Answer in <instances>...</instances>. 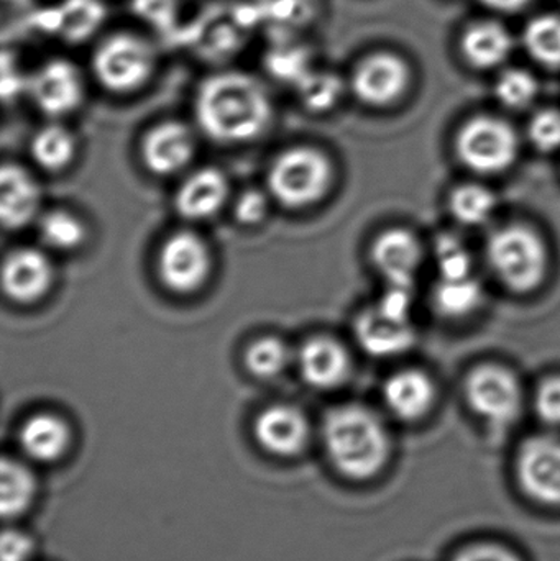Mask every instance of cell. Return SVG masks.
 <instances>
[{
	"instance_id": "obj_40",
	"label": "cell",
	"mask_w": 560,
	"mask_h": 561,
	"mask_svg": "<svg viewBox=\"0 0 560 561\" xmlns=\"http://www.w3.org/2000/svg\"><path fill=\"white\" fill-rule=\"evenodd\" d=\"M535 0H480L483 7L496 13H518L528 9Z\"/></svg>"
},
{
	"instance_id": "obj_24",
	"label": "cell",
	"mask_w": 560,
	"mask_h": 561,
	"mask_svg": "<svg viewBox=\"0 0 560 561\" xmlns=\"http://www.w3.org/2000/svg\"><path fill=\"white\" fill-rule=\"evenodd\" d=\"M433 304L447 319H464L476 313L483 304V287L476 276L437 280Z\"/></svg>"
},
{
	"instance_id": "obj_37",
	"label": "cell",
	"mask_w": 560,
	"mask_h": 561,
	"mask_svg": "<svg viewBox=\"0 0 560 561\" xmlns=\"http://www.w3.org/2000/svg\"><path fill=\"white\" fill-rule=\"evenodd\" d=\"M268 213V199L260 191H245L236 204V219L245 226L262 222Z\"/></svg>"
},
{
	"instance_id": "obj_32",
	"label": "cell",
	"mask_w": 560,
	"mask_h": 561,
	"mask_svg": "<svg viewBox=\"0 0 560 561\" xmlns=\"http://www.w3.org/2000/svg\"><path fill=\"white\" fill-rule=\"evenodd\" d=\"M245 366L253 376L262 379L275 378L289 362V350L276 336L255 340L245 352Z\"/></svg>"
},
{
	"instance_id": "obj_39",
	"label": "cell",
	"mask_w": 560,
	"mask_h": 561,
	"mask_svg": "<svg viewBox=\"0 0 560 561\" xmlns=\"http://www.w3.org/2000/svg\"><path fill=\"white\" fill-rule=\"evenodd\" d=\"M2 561H26L32 553V542L19 530H5L0 542Z\"/></svg>"
},
{
	"instance_id": "obj_1",
	"label": "cell",
	"mask_w": 560,
	"mask_h": 561,
	"mask_svg": "<svg viewBox=\"0 0 560 561\" xmlns=\"http://www.w3.org/2000/svg\"><path fill=\"white\" fill-rule=\"evenodd\" d=\"M194 114L201 130L219 144H245L259 137L273 117V104L265 85L243 71H220L207 76L194 99Z\"/></svg>"
},
{
	"instance_id": "obj_13",
	"label": "cell",
	"mask_w": 560,
	"mask_h": 561,
	"mask_svg": "<svg viewBox=\"0 0 560 561\" xmlns=\"http://www.w3.org/2000/svg\"><path fill=\"white\" fill-rule=\"evenodd\" d=\"M372 262L388 286L411 287L423 266V245L404 229L385 230L372 243Z\"/></svg>"
},
{
	"instance_id": "obj_10",
	"label": "cell",
	"mask_w": 560,
	"mask_h": 561,
	"mask_svg": "<svg viewBox=\"0 0 560 561\" xmlns=\"http://www.w3.org/2000/svg\"><path fill=\"white\" fill-rule=\"evenodd\" d=\"M516 477L532 500L560 506V437L533 435L516 455Z\"/></svg>"
},
{
	"instance_id": "obj_11",
	"label": "cell",
	"mask_w": 560,
	"mask_h": 561,
	"mask_svg": "<svg viewBox=\"0 0 560 561\" xmlns=\"http://www.w3.org/2000/svg\"><path fill=\"white\" fill-rule=\"evenodd\" d=\"M26 92L39 112L48 117H62L84 101V78L71 59L52 58L30 76Z\"/></svg>"
},
{
	"instance_id": "obj_34",
	"label": "cell",
	"mask_w": 560,
	"mask_h": 561,
	"mask_svg": "<svg viewBox=\"0 0 560 561\" xmlns=\"http://www.w3.org/2000/svg\"><path fill=\"white\" fill-rule=\"evenodd\" d=\"M528 138L536 150L552 153L560 148V111L542 108L533 115L528 125Z\"/></svg>"
},
{
	"instance_id": "obj_15",
	"label": "cell",
	"mask_w": 560,
	"mask_h": 561,
	"mask_svg": "<svg viewBox=\"0 0 560 561\" xmlns=\"http://www.w3.org/2000/svg\"><path fill=\"white\" fill-rule=\"evenodd\" d=\"M256 440L270 454L293 457L305 448L309 438L308 419L293 405H272L260 412L255 425Z\"/></svg>"
},
{
	"instance_id": "obj_5",
	"label": "cell",
	"mask_w": 560,
	"mask_h": 561,
	"mask_svg": "<svg viewBox=\"0 0 560 561\" xmlns=\"http://www.w3.org/2000/svg\"><path fill=\"white\" fill-rule=\"evenodd\" d=\"M411 306V289L388 286L380 302L365 309L355 320L358 345L375 358H391L408 352L416 342Z\"/></svg>"
},
{
	"instance_id": "obj_12",
	"label": "cell",
	"mask_w": 560,
	"mask_h": 561,
	"mask_svg": "<svg viewBox=\"0 0 560 561\" xmlns=\"http://www.w3.org/2000/svg\"><path fill=\"white\" fill-rule=\"evenodd\" d=\"M210 253L206 242L193 232L173 233L161 245L158 273L168 289L194 293L206 283L210 273Z\"/></svg>"
},
{
	"instance_id": "obj_29",
	"label": "cell",
	"mask_w": 560,
	"mask_h": 561,
	"mask_svg": "<svg viewBox=\"0 0 560 561\" xmlns=\"http://www.w3.org/2000/svg\"><path fill=\"white\" fill-rule=\"evenodd\" d=\"M42 242L53 250L69 252L78 249L85 239L84 224L68 210H49L38 220Z\"/></svg>"
},
{
	"instance_id": "obj_21",
	"label": "cell",
	"mask_w": 560,
	"mask_h": 561,
	"mask_svg": "<svg viewBox=\"0 0 560 561\" xmlns=\"http://www.w3.org/2000/svg\"><path fill=\"white\" fill-rule=\"evenodd\" d=\"M229 196L227 178L214 168L191 174L174 197L178 214L184 219L204 220L216 216Z\"/></svg>"
},
{
	"instance_id": "obj_22",
	"label": "cell",
	"mask_w": 560,
	"mask_h": 561,
	"mask_svg": "<svg viewBox=\"0 0 560 561\" xmlns=\"http://www.w3.org/2000/svg\"><path fill=\"white\" fill-rule=\"evenodd\" d=\"M105 15L101 0H65L58 9L46 12L39 25L61 36L62 42L78 45L98 32Z\"/></svg>"
},
{
	"instance_id": "obj_17",
	"label": "cell",
	"mask_w": 560,
	"mask_h": 561,
	"mask_svg": "<svg viewBox=\"0 0 560 561\" xmlns=\"http://www.w3.org/2000/svg\"><path fill=\"white\" fill-rule=\"evenodd\" d=\"M299 373L312 388L332 389L344 385L351 375L352 363L347 350L338 340L315 336L298 353Z\"/></svg>"
},
{
	"instance_id": "obj_16",
	"label": "cell",
	"mask_w": 560,
	"mask_h": 561,
	"mask_svg": "<svg viewBox=\"0 0 560 561\" xmlns=\"http://www.w3.org/2000/svg\"><path fill=\"white\" fill-rule=\"evenodd\" d=\"M53 268L45 253L35 249H16L7 255L2 284L7 296L16 302H35L48 293Z\"/></svg>"
},
{
	"instance_id": "obj_8",
	"label": "cell",
	"mask_w": 560,
	"mask_h": 561,
	"mask_svg": "<svg viewBox=\"0 0 560 561\" xmlns=\"http://www.w3.org/2000/svg\"><path fill=\"white\" fill-rule=\"evenodd\" d=\"M466 398L483 422L500 431L516 424L525 402L515 373L500 365L473 368L466 379Z\"/></svg>"
},
{
	"instance_id": "obj_2",
	"label": "cell",
	"mask_w": 560,
	"mask_h": 561,
	"mask_svg": "<svg viewBox=\"0 0 560 561\" xmlns=\"http://www.w3.org/2000/svg\"><path fill=\"white\" fill-rule=\"evenodd\" d=\"M322 440L335 470L351 480H370L390 457L387 427L364 405H339L328 412Z\"/></svg>"
},
{
	"instance_id": "obj_14",
	"label": "cell",
	"mask_w": 560,
	"mask_h": 561,
	"mask_svg": "<svg viewBox=\"0 0 560 561\" xmlns=\"http://www.w3.org/2000/svg\"><path fill=\"white\" fill-rule=\"evenodd\" d=\"M194 137L186 125L168 121L155 125L145 135L141 158L155 174H174L183 170L194 154Z\"/></svg>"
},
{
	"instance_id": "obj_27",
	"label": "cell",
	"mask_w": 560,
	"mask_h": 561,
	"mask_svg": "<svg viewBox=\"0 0 560 561\" xmlns=\"http://www.w3.org/2000/svg\"><path fill=\"white\" fill-rule=\"evenodd\" d=\"M35 496V480L28 468L15 460H3L0 471V511L5 519L28 510Z\"/></svg>"
},
{
	"instance_id": "obj_19",
	"label": "cell",
	"mask_w": 560,
	"mask_h": 561,
	"mask_svg": "<svg viewBox=\"0 0 560 561\" xmlns=\"http://www.w3.org/2000/svg\"><path fill=\"white\" fill-rule=\"evenodd\" d=\"M459 48L470 68L489 71L508 61L515 48V38L503 23L479 20L464 28Z\"/></svg>"
},
{
	"instance_id": "obj_28",
	"label": "cell",
	"mask_w": 560,
	"mask_h": 561,
	"mask_svg": "<svg viewBox=\"0 0 560 561\" xmlns=\"http://www.w3.org/2000/svg\"><path fill=\"white\" fill-rule=\"evenodd\" d=\"M30 150H32L33 160L43 170L59 171L71 163L76 141L71 131L66 130L61 125L52 124L36 131Z\"/></svg>"
},
{
	"instance_id": "obj_18",
	"label": "cell",
	"mask_w": 560,
	"mask_h": 561,
	"mask_svg": "<svg viewBox=\"0 0 560 561\" xmlns=\"http://www.w3.org/2000/svg\"><path fill=\"white\" fill-rule=\"evenodd\" d=\"M384 401L395 417L416 422L426 417L436 402V386L416 368L401 369L385 381Z\"/></svg>"
},
{
	"instance_id": "obj_9",
	"label": "cell",
	"mask_w": 560,
	"mask_h": 561,
	"mask_svg": "<svg viewBox=\"0 0 560 561\" xmlns=\"http://www.w3.org/2000/svg\"><path fill=\"white\" fill-rule=\"evenodd\" d=\"M411 66L403 56L388 49L368 53L352 71V92L362 104L384 108L397 104L411 85Z\"/></svg>"
},
{
	"instance_id": "obj_7",
	"label": "cell",
	"mask_w": 560,
	"mask_h": 561,
	"mask_svg": "<svg viewBox=\"0 0 560 561\" xmlns=\"http://www.w3.org/2000/svg\"><path fill=\"white\" fill-rule=\"evenodd\" d=\"M456 151L464 167L473 173L500 174L515 164L519 138L515 128L503 118L479 115L460 128Z\"/></svg>"
},
{
	"instance_id": "obj_38",
	"label": "cell",
	"mask_w": 560,
	"mask_h": 561,
	"mask_svg": "<svg viewBox=\"0 0 560 561\" xmlns=\"http://www.w3.org/2000/svg\"><path fill=\"white\" fill-rule=\"evenodd\" d=\"M453 561H522L516 553L496 543H477L457 553Z\"/></svg>"
},
{
	"instance_id": "obj_26",
	"label": "cell",
	"mask_w": 560,
	"mask_h": 561,
	"mask_svg": "<svg viewBox=\"0 0 560 561\" xmlns=\"http://www.w3.org/2000/svg\"><path fill=\"white\" fill-rule=\"evenodd\" d=\"M496 210V196L480 184H462L449 196V213L460 226L480 227L492 219Z\"/></svg>"
},
{
	"instance_id": "obj_36",
	"label": "cell",
	"mask_w": 560,
	"mask_h": 561,
	"mask_svg": "<svg viewBox=\"0 0 560 561\" xmlns=\"http://www.w3.org/2000/svg\"><path fill=\"white\" fill-rule=\"evenodd\" d=\"M135 10L141 19L157 25V28H170L178 12V0H134Z\"/></svg>"
},
{
	"instance_id": "obj_25",
	"label": "cell",
	"mask_w": 560,
	"mask_h": 561,
	"mask_svg": "<svg viewBox=\"0 0 560 561\" xmlns=\"http://www.w3.org/2000/svg\"><path fill=\"white\" fill-rule=\"evenodd\" d=\"M523 45L542 68L560 69V15L542 13L529 20L523 32Z\"/></svg>"
},
{
	"instance_id": "obj_30",
	"label": "cell",
	"mask_w": 560,
	"mask_h": 561,
	"mask_svg": "<svg viewBox=\"0 0 560 561\" xmlns=\"http://www.w3.org/2000/svg\"><path fill=\"white\" fill-rule=\"evenodd\" d=\"M296 88L302 105L312 112L331 111L344 95V82L334 72L309 71L296 82Z\"/></svg>"
},
{
	"instance_id": "obj_23",
	"label": "cell",
	"mask_w": 560,
	"mask_h": 561,
	"mask_svg": "<svg viewBox=\"0 0 560 561\" xmlns=\"http://www.w3.org/2000/svg\"><path fill=\"white\" fill-rule=\"evenodd\" d=\"M19 440L30 458L49 463L61 458L68 450L71 434L62 419L53 414H36L23 422Z\"/></svg>"
},
{
	"instance_id": "obj_6",
	"label": "cell",
	"mask_w": 560,
	"mask_h": 561,
	"mask_svg": "<svg viewBox=\"0 0 560 561\" xmlns=\"http://www.w3.org/2000/svg\"><path fill=\"white\" fill-rule=\"evenodd\" d=\"M332 183V167L322 151L296 147L275 158L268 171V190L282 206L301 209L318 203Z\"/></svg>"
},
{
	"instance_id": "obj_33",
	"label": "cell",
	"mask_w": 560,
	"mask_h": 561,
	"mask_svg": "<svg viewBox=\"0 0 560 561\" xmlns=\"http://www.w3.org/2000/svg\"><path fill=\"white\" fill-rule=\"evenodd\" d=\"M434 256H436L439 278H466V276L473 275L472 259L459 237L449 236V233L441 236L436 240Z\"/></svg>"
},
{
	"instance_id": "obj_31",
	"label": "cell",
	"mask_w": 560,
	"mask_h": 561,
	"mask_svg": "<svg viewBox=\"0 0 560 561\" xmlns=\"http://www.w3.org/2000/svg\"><path fill=\"white\" fill-rule=\"evenodd\" d=\"M539 95V82L533 72L523 68L503 71L495 82V98L503 107L525 111L535 104Z\"/></svg>"
},
{
	"instance_id": "obj_4",
	"label": "cell",
	"mask_w": 560,
	"mask_h": 561,
	"mask_svg": "<svg viewBox=\"0 0 560 561\" xmlns=\"http://www.w3.org/2000/svg\"><path fill=\"white\" fill-rule=\"evenodd\" d=\"M485 252L493 275L512 293H533L548 275L545 240L529 227H502L490 236Z\"/></svg>"
},
{
	"instance_id": "obj_35",
	"label": "cell",
	"mask_w": 560,
	"mask_h": 561,
	"mask_svg": "<svg viewBox=\"0 0 560 561\" xmlns=\"http://www.w3.org/2000/svg\"><path fill=\"white\" fill-rule=\"evenodd\" d=\"M535 411L545 424L560 427V376H552L539 385Z\"/></svg>"
},
{
	"instance_id": "obj_20",
	"label": "cell",
	"mask_w": 560,
	"mask_h": 561,
	"mask_svg": "<svg viewBox=\"0 0 560 561\" xmlns=\"http://www.w3.org/2000/svg\"><path fill=\"white\" fill-rule=\"evenodd\" d=\"M39 187L28 171L5 164L0 173V219L9 230L22 229L38 214Z\"/></svg>"
},
{
	"instance_id": "obj_3",
	"label": "cell",
	"mask_w": 560,
	"mask_h": 561,
	"mask_svg": "<svg viewBox=\"0 0 560 561\" xmlns=\"http://www.w3.org/2000/svg\"><path fill=\"white\" fill-rule=\"evenodd\" d=\"M158 51L150 39L140 33H111L95 45L91 71L98 84L112 94L140 91L153 78Z\"/></svg>"
}]
</instances>
